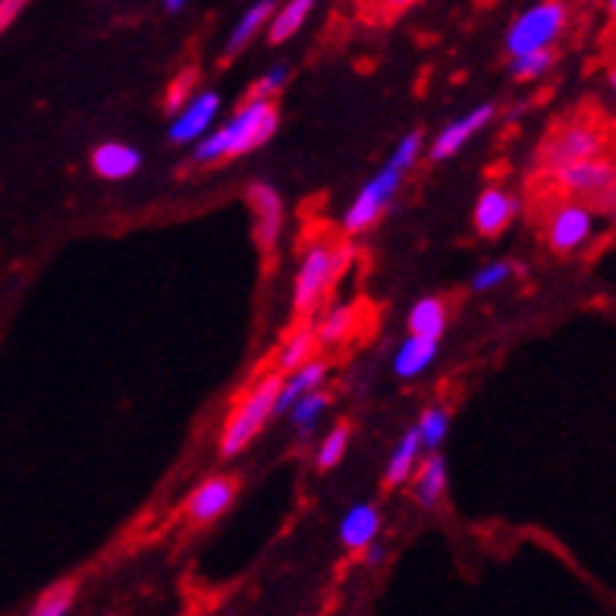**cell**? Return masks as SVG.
<instances>
[{"instance_id": "cell-1", "label": "cell", "mask_w": 616, "mask_h": 616, "mask_svg": "<svg viewBox=\"0 0 616 616\" xmlns=\"http://www.w3.org/2000/svg\"><path fill=\"white\" fill-rule=\"evenodd\" d=\"M280 126V111L274 98L252 95L239 104L234 117L221 126H211L205 136L196 142V161L199 164H214L227 158H242L255 148L267 146Z\"/></svg>"}, {"instance_id": "cell-2", "label": "cell", "mask_w": 616, "mask_h": 616, "mask_svg": "<svg viewBox=\"0 0 616 616\" xmlns=\"http://www.w3.org/2000/svg\"><path fill=\"white\" fill-rule=\"evenodd\" d=\"M352 262V249L347 242H312L299 262V271L293 277V312L299 318L312 315L334 280L343 274V267Z\"/></svg>"}, {"instance_id": "cell-3", "label": "cell", "mask_w": 616, "mask_h": 616, "mask_svg": "<svg viewBox=\"0 0 616 616\" xmlns=\"http://www.w3.org/2000/svg\"><path fill=\"white\" fill-rule=\"evenodd\" d=\"M280 375H264L262 381L252 384V390L242 393V400L236 403L234 412L224 422L221 431V453L230 460L239 456L252 440L264 431V425L277 415V390H280Z\"/></svg>"}, {"instance_id": "cell-4", "label": "cell", "mask_w": 616, "mask_h": 616, "mask_svg": "<svg viewBox=\"0 0 616 616\" xmlns=\"http://www.w3.org/2000/svg\"><path fill=\"white\" fill-rule=\"evenodd\" d=\"M569 23V7L563 0H538L528 10H523L510 29H506V54H531V51H548L560 41Z\"/></svg>"}, {"instance_id": "cell-5", "label": "cell", "mask_w": 616, "mask_h": 616, "mask_svg": "<svg viewBox=\"0 0 616 616\" xmlns=\"http://www.w3.org/2000/svg\"><path fill=\"white\" fill-rule=\"evenodd\" d=\"M403 174H406V171L387 158V164H384L381 171L355 192V199H352L350 208H347V214H343V230L350 236L372 230V227L384 217V211L390 208L393 196L400 192Z\"/></svg>"}, {"instance_id": "cell-6", "label": "cell", "mask_w": 616, "mask_h": 616, "mask_svg": "<svg viewBox=\"0 0 616 616\" xmlns=\"http://www.w3.org/2000/svg\"><path fill=\"white\" fill-rule=\"evenodd\" d=\"M551 179L560 192L576 196V199H607L616 192V164L611 158L598 154L586 161H573L551 171Z\"/></svg>"}, {"instance_id": "cell-7", "label": "cell", "mask_w": 616, "mask_h": 616, "mask_svg": "<svg viewBox=\"0 0 616 616\" xmlns=\"http://www.w3.org/2000/svg\"><path fill=\"white\" fill-rule=\"evenodd\" d=\"M594 236V211L573 199V202H563L551 211L548 217V246L557 252V255H573L579 252L582 246H588V239Z\"/></svg>"}, {"instance_id": "cell-8", "label": "cell", "mask_w": 616, "mask_h": 616, "mask_svg": "<svg viewBox=\"0 0 616 616\" xmlns=\"http://www.w3.org/2000/svg\"><path fill=\"white\" fill-rule=\"evenodd\" d=\"M607 148V136L591 126V123H569L563 126L557 136L544 148V164L548 171L573 164V161H586V158H598Z\"/></svg>"}, {"instance_id": "cell-9", "label": "cell", "mask_w": 616, "mask_h": 616, "mask_svg": "<svg viewBox=\"0 0 616 616\" xmlns=\"http://www.w3.org/2000/svg\"><path fill=\"white\" fill-rule=\"evenodd\" d=\"M221 114V95L217 91H192V98L174 111L171 120V129H167V139L174 146H196L208 129L214 126V120Z\"/></svg>"}, {"instance_id": "cell-10", "label": "cell", "mask_w": 616, "mask_h": 616, "mask_svg": "<svg viewBox=\"0 0 616 616\" xmlns=\"http://www.w3.org/2000/svg\"><path fill=\"white\" fill-rule=\"evenodd\" d=\"M249 211H252V230H255V242L259 249L271 252L277 246V239L284 234L287 224V211H284V199L274 186L267 183H252L249 192Z\"/></svg>"}, {"instance_id": "cell-11", "label": "cell", "mask_w": 616, "mask_h": 616, "mask_svg": "<svg viewBox=\"0 0 616 616\" xmlns=\"http://www.w3.org/2000/svg\"><path fill=\"white\" fill-rule=\"evenodd\" d=\"M236 491H239L236 478H227V475H214V478L202 481V485L189 494V500H186V516H189V523H192V526H211V523H217V519L230 510V503L236 500Z\"/></svg>"}, {"instance_id": "cell-12", "label": "cell", "mask_w": 616, "mask_h": 616, "mask_svg": "<svg viewBox=\"0 0 616 616\" xmlns=\"http://www.w3.org/2000/svg\"><path fill=\"white\" fill-rule=\"evenodd\" d=\"M494 120V104H478V108H472L469 114H463V117H456L453 123H447L443 129H440L438 136H435V142H431V158L435 161H447V158H453V154H460V148H466Z\"/></svg>"}, {"instance_id": "cell-13", "label": "cell", "mask_w": 616, "mask_h": 616, "mask_svg": "<svg viewBox=\"0 0 616 616\" xmlns=\"http://www.w3.org/2000/svg\"><path fill=\"white\" fill-rule=\"evenodd\" d=\"M516 214H519V199L500 186H491L478 196L472 217H475V230L481 236H500L516 221Z\"/></svg>"}, {"instance_id": "cell-14", "label": "cell", "mask_w": 616, "mask_h": 616, "mask_svg": "<svg viewBox=\"0 0 616 616\" xmlns=\"http://www.w3.org/2000/svg\"><path fill=\"white\" fill-rule=\"evenodd\" d=\"M438 352L440 340H435V337H422V334H410V337L397 347V352H393V375L403 378V381H412V378L425 375V372L435 365Z\"/></svg>"}, {"instance_id": "cell-15", "label": "cell", "mask_w": 616, "mask_h": 616, "mask_svg": "<svg viewBox=\"0 0 616 616\" xmlns=\"http://www.w3.org/2000/svg\"><path fill=\"white\" fill-rule=\"evenodd\" d=\"M378 535H381V513L372 503H355L340 519V541L350 551L362 554L372 541H378Z\"/></svg>"}, {"instance_id": "cell-16", "label": "cell", "mask_w": 616, "mask_h": 616, "mask_svg": "<svg viewBox=\"0 0 616 616\" xmlns=\"http://www.w3.org/2000/svg\"><path fill=\"white\" fill-rule=\"evenodd\" d=\"M142 154L126 142H104L91 151V171L101 179H129L139 174Z\"/></svg>"}, {"instance_id": "cell-17", "label": "cell", "mask_w": 616, "mask_h": 616, "mask_svg": "<svg viewBox=\"0 0 616 616\" xmlns=\"http://www.w3.org/2000/svg\"><path fill=\"white\" fill-rule=\"evenodd\" d=\"M277 0H255L252 7L242 10V16L234 23V29L227 35V45H224V58H234L239 51H246L264 29H267V20L274 13Z\"/></svg>"}, {"instance_id": "cell-18", "label": "cell", "mask_w": 616, "mask_h": 616, "mask_svg": "<svg viewBox=\"0 0 616 616\" xmlns=\"http://www.w3.org/2000/svg\"><path fill=\"white\" fill-rule=\"evenodd\" d=\"M315 3L318 0H284V3H277L271 20H267V29H264L267 41L271 45H284V41L296 38L302 32V26L309 23Z\"/></svg>"}, {"instance_id": "cell-19", "label": "cell", "mask_w": 616, "mask_h": 616, "mask_svg": "<svg viewBox=\"0 0 616 616\" xmlns=\"http://www.w3.org/2000/svg\"><path fill=\"white\" fill-rule=\"evenodd\" d=\"M324 378H327V362L318 359V355L309 359L305 365L293 368V372L280 381V390H277V415H284V412L290 410L299 397H305L309 390L322 387Z\"/></svg>"}, {"instance_id": "cell-20", "label": "cell", "mask_w": 616, "mask_h": 616, "mask_svg": "<svg viewBox=\"0 0 616 616\" xmlns=\"http://www.w3.org/2000/svg\"><path fill=\"white\" fill-rule=\"evenodd\" d=\"M412 491H415V500L428 510H435L440 500H443V491H447V463L440 460L438 453L422 460L415 472H412Z\"/></svg>"}, {"instance_id": "cell-21", "label": "cell", "mask_w": 616, "mask_h": 616, "mask_svg": "<svg viewBox=\"0 0 616 616\" xmlns=\"http://www.w3.org/2000/svg\"><path fill=\"white\" fill-rule=\"evenodd\" d=\"M315 350H318L315 327H312V324L296 327L293 334L280 343L277 355H274V368H277V375H290L293 368L305 365L309 359H315Z\"/></svg>"}, {"instance_id": "cell-22", "label": "cell", "mask_w": 616, "mask_h": 616, "mask_svg": "<svg viewBox=\"0 0 616 616\" xmlns=\"http://www.w3.org/2000/svg\"><path fill=\"white\" fill-rule=\"evenodd\" d=\"M422 440H418V431L412 428L410 435H403V440L393 447V453H390V460H387V469H384V481H387V488H400V485H406L412 478V472L418 466V456H422Z\"/></svg>"}, {"instance_id": "cell-23", "label": "cell", "mask_w": 616, "mask_h": 616, "mask_svg": "<svg viewBox=\"0 0 616 616\" xmlns=\"http://www.w3.org/2000/svg\"><path fill=\"white\" fill-rule=\"evenodd\" d=\"M355 324H359V309L355 305H334L324 312V318L315 324V337H318V347H337L343 340H350L355 334Z\"/></svg>"}, {"instance_id": "cell-24", "label": "cell", "mask_w": 616, "mask_h": 616, "mask_svg": "<svg viewBox=\"0 0 616 616\" xmlns=\"http://www.w3.org/2000/svg\"><path fill=\"white\" fill-rule=\"evenodd\" d=\"M327 406H330V397L324 393L322 387H315V390H309L305 397L296 400L293 406L287 410V418H290L293 431H299V438H309L318 428Z\"/></svg>"}, {"instance_id": "cell-25", "label": "cell", "mask_w": 616, "mask_h": 616, "mask_svg": "<svg viewBox=\"0 0 616 616\" xmlns=\"http://www.w3.org/2000/svg\"><path fill=\"white\" fill-rule=\"evenodd\" d=\"M447 330V305L438 296H425L410 309V334L435 337L440 340Z\"/></svg>"}, {"instance_id": "cell-26", "label": "cell", "mask_w": 616, "mask_h": 616, "mask_svg": "<svg viewBox=\"0 0 616 616\" xmlns=\"http://www.w3.org/2000/svg\"><path fill=\"white\" fill-rule=\"evenodd\" d=\"M76 604V586L73 582H58L48 591L38 594V601L32 604V614L35 616H63L73 611Z\"/></svg>"}, {"instance_id": "cell-27", "label": "cell", "mask_w": 616, "mask_h": 616, "mask_svg": "<svg viewBox=\"0 0 616 616\" xmlns=\"http://www.w3.org/2000/svg\"><path fill=\"white\" fill-rule=\"evenodd\" d=\"M551 66H554V48H548V51H531V54H516V58L510 60V73H513V79H519V83H535V79L548 76Z\"/></svg>"}, {"instance_id": "cell-28", "label": "cell", "mask_w": 616, "mask_h": 616, "mask_svg": "<svg viewBox=\"0 0 616 616\" xmlns=\"http://www.w3.org/2000/svg\"><path fill=\"white\" fill-rule=\"evenodd\" d=\"M415 431H418V440H422L425 450H438L443 438H447V431H450V415H447V410H440V406H431V410H425L418 415Z\"/></svg>"}, {"instance_id": "cell-29", "label": "cell", "mask_w": 616, "mask_h": 616, "mask_svg": "<svg viewBox=\"0 0 616 616\" xmlns=\"http://www.w3.org/2000/svg\"><path fill=\"white\" fill-rule=\"evenodd\" d=\"M347 450H350V428H347V425H337L330 435H324L322 447H318V453H315V466L322 472L340 466V460L347 456Z\"/></svg>"}, {"instance_id": "cell-30", "label": "cell", "mask_w": 616, "mask_h": 616, "mask_svg": "<svg viewBox=\"0 0 616 616\" xmlns=\"http://www.w3.org/2000/svg\"><path fill=\"white\" fill-rule=\"evenodd\" d=\"M516 274V267L510 262H488L481 264L475 274H472V290L475 293H488V290H498V287H503L510 277Z\"/></svg>"}, {"instance_id": "cell-31", "label": "cell", "mask_w": 616, "mask_h": 616, "mask_svg": "<svg viewBox=\"0 0 616 616\" xmlns=\"http://www.w3.org/2000/svg\"><path fill=\"white\" fill-rule=\"evenodd\" d=\"M192 86H196V73L192 70H186V73H179L171 88H167V95H164V104H167V111L174 114L179 111L189 98H192Z\"/></svg>"}, {"instance_id": "cell-32", "label": "cell", "mask_w": 616, "mask_h": 616, "mask_svg": "<svg viewBox=\"0 0 616 616\" xmlns=\"http://www.w3.org/2000/svg\"><path fill=\"white\" fill-rule=\"evenodd\" d=\"M287 79H290V70L284 66V63H277V66H271V70H264L262 79H259V86L252 95H262V98H277L284 86H287Z\"/></svg>"}, {"instance_id": "cell-33", "label": "cell", "mask_w": 616, "mask_h": 616, "mask_svg": "<svg viewBox=\"0 0 616 616\" xmlns=\"http://www.w3.org/2000/svg\"><path fill=\"white\" fill-rule=\"evenodd\" d=\"M26 7H29V0H0V35L20 20V13Z\"/></svg>"}, {"instance_id": "cell-34", "label": "cell", "mask_w": 616, "mask_h": 616, "mask_svg": "<svg viewBox=\"0 0 616 616\" xmlns=\"http://www.w3.org/2000/svg\"><path fill=\"white\" fill-rule=\"evenodd\" d=\"M362 554H365V563H372V566H378V563H381V560L387 557V551H384L378 541H372V544H368V548H365Z\"/></svg>"}, {"instance_id": "cell-35", "label": "cell", "mask_w": 616, "mask_h": 616, "mask_svg": "<svg viewBox=\"0 0 616 616\" xmlns=\"http://www.w3.org/2000/svg\"><path fill=\"white\" fill-rule=\"evenodd\" d=\"M161 3H164V10H167V13H179V10H183L189 0H161Z\"/></svg>"}, {"instance_id": "cell-36", "label": "cell", "mask_w": 616, "mask_h": 616, "mask_svg": "<svg viewBox=\"0 0 616 616\" xmlns=\"http://www.w3.org/2000/svg\"><path fill=\"white\" fill-rule=\"evenodd\" d=\"M384 7H390V10H406V7H412L415 0H381Z\"/></svg>"}, {"instance_id": "cell-37", "label": "cell", "mask_w": 616, "mask_h": 616, "mask_svg": "<svg viewBox=\"0 0 616 616\" xmlns=\"http://www.w3.org/2000/svg\"><path fill=\"white\" fill-rule=\"evenodd\" d=\"M607 10H611V16H616V0H607Z\"/></svg>"}, {"instance_id": "cell-38", "label": "cell", "mask_w": 616, "mask_h": 616, "mask_svg": "<svg viewBox=\"0 0 616 616\" xmlns=\"http://www.w3.org/2000/svg\"><path fill=\"white\" fill-rule=\"evenodd\" d=\"M611 83H614V91H616V70H614V76H611Z\"/></svg>"}]
</instances>
